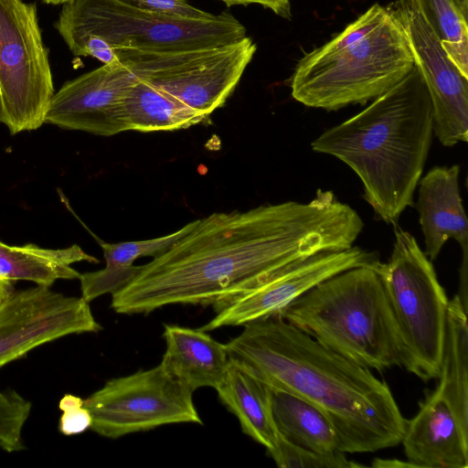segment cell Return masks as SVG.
Instances as JSON below:
<instances>
[{"mask_svg":"<svg viewBox=\"0 0 468 468\" xmlns=\"http://www.w3.org/2000/svg\"><path fill=\"white\" fill-rule=\"evenodd\" d=\"M363 229L358 213L330 190L318 189L308 203L213 213L143 265L112 294L111 307L122 314L170 304L212 305L217 312L295 261L352 247Z\"/></svg>","mask_w":468,"mask_h":468,"instance_id":"1","label":"cell"},{"mask_svg":"<svg viewBox=\"0 0 468 468\" xmlns=\"http://www.w3.org/2000/svg\"><path fill=\"white\" fill-rule=\"evenodd\" d=\"M225 346L230 359L271 388L321 410L335 429L341 452H374L400 443L407 420L388 385L281 315L244 325Z\"/></svg>","mask_w":468,"mask_h":468,"instance_id":"2","label":"cell"},{"mask_svg":"<svg viewBox=\"0 0 468 468\" xmlns=\"http://www.w3.org/2000/svg\"><path fill=\"white\" fill-rule=\"evenodd\" d=\"M433 134L430 96L419 69L353 117L314 139L312 149L335 156L359 177L364 199L387 224L413 205Z\"/></svg>","mask_w":468,"mask_h":468,"instance_id":"3","label":"cell"},{"mask_svg":"<svg viewBox=\"0 0 468 468\" xmlns=\"http://www.w3.org/2000/svg\"><path fill=\"white\" fill-rule=\"evenodd\" d=\"M413 67L399 22L388 7L375 4L300 59L290 79L292 96L325 111L365 104L395 86Z\"/></svg>","mask_w":468,"mask_h":468,"instance_id":"4","label":"cell"},{"mask_svg":"<svg viewBox=\"0 0 468 468\" xmlns=\"http://www.w3.org/2000/svg\"><path fill=\"white\" fill-rule=\"evenodd\" d=\"M279 315L367 368L401 367L395 322L374 266L354 267L324 280Z\"/></svg>","mask_w":468,"mask_h":468,"instance_id":"5","label":"cell"},{"mask_svg":"<svg viewBox=\"0 0 468 468\" xmlns=\"http://www.w3.org/2000/svg\"><path fill=\"white\" fill-rule=\"evenodd\" d=\"M68 48L88 37L106 40L115 50L170 52L213 48L246 37L245 27L223 12L190 19L141 10L117 0H71L55 25Z\"/></svg>","mask_w":468,"mask_h":468,"instance_id":"6","label":"cell"},{"mask_svg":"<svg viewBox=\"0 0 468 468\" xmlns=\"http://www.w3.org/2000/svg\"><path fill=\"white\" fill-rule=\"evenodd\" d=\"M394 235L389 260L374 268L395 322L401 367L428 381L440 375L449 300L415 238L398 225Z\"/></svg>","mask_w":468,"mask_h":468,"instance_id":"7","label":"cell"},{"mask_svg":"<svg viewBox=\"0 0 468 468\" xmlns=\"http://www.w3.org/2000/svg\"><path fill=\"white\" fill-rule=\"evenodd\" d=\"M54 93L36 4L0 0V123L13 135L37 130Z\"/></svg>","mask_w":468,"mask_h":468,"instance_id":"8","label":"cell"},{"mask_svg":"<svg viewBox=\"0 0 468 468\" xmlns=\"http://www.w3.org/2000/svg\"><path fill=\"white\" fill-rule=\"evenodd\" d=\"M257 49L249 37L213 48L139 52L116 50L140 80L208 117L232 94Z\"/></svg>","mask_w":468,"mask_h":468,"instance_id":"9","label":"cell"},{"mask_svg":"<svg viewBox=\"0 0 468 468\" xmlns=\"http://www.w3.org/2000/svg\"><path fill=\"white\" fill-rule=\"evenodd\" d=\"M97 434L118 439L175 423L202 424L193 391L161 363L153 368L109 379L84 399Z\"/></svg>","mask_w":468,"mask_h":468,"instance_id":"10","label":"cell"},{"mask_svg":"<svg viewBox=\"0 0 468 468\" xmlns=\"http://www.w3.org/2000/svg\"><path fill=\"white\" fill-rule=\"evenodd\" d=\"M101 329L81 297L41 285L15 289L0 305V367L58 338Z\"/></svg>","mask_w":468,"mask_h":468,"instance_id":"11","label":"cell"},{"mask_svg":"<svg viewBox=\"0 0 468 468\" xmlns=\"http://www.w3.org/2000/svg\"><path fill=\"white\" fill-rule=\"evenodd\" d=\"M399 22L414 65L426 85L432 111L433 133L443 146L468 141V77L443 49L441 40L411 0L388 6Z\"/></svg>","mask_w":468,"mask_h":468,"instance_id":"12","label":"cell"},{"mask_svg":"<svg viewBox=\"0 0 468 468\" xmlns=\"http://www.w3.org/2000/svg\"><path fill=\"white\" fill-rule=\"evenodd\" d=\"M374 252L357 246L324 250L295 261L217 311L201 327L212 331L222 326L248 324L279 315L290 303L324 280L358 266H375Z\"/></svg>","mask_w":468,"mask_h":468,"instance_id":"13","label":"cell"},{"mask_svg":"<svg viewBox=\"0 0 468 468\" xmlns=\"http://www.w3.org/2000/svg\"><path fill=\"white\" fill-rule=\"evenodd\" d=\"M135 79L119 60L65 82L52 97L46 123L101 136L128 131L122 98Z\"/></svg>","mask_w":468,"mask_h":468,"instance_id":"14","label":"cell"},{"mask_svg":"<svg viewBox=\"0 0 468 468\" xmlns=\"http://www.w3.org/2000/svg\"><path fill=\"white\" fill-rule=\"evenodd\" d=\"M400 443L413 467H468V430L436 388L420 403L418 413L407 420Z\"/></svg>","mask_w":468,"mask_h":468,"instance_id":"15","label":"cell"},{"mask_svg":"<svg viewBox=\"0 0 468 468\" xmlns=\"http://www.w3.org/2000/svg\"><path fill=\"white\" fill-rule=\"evenodd\" d=\"M460 167L434 166L419 181L416 209L424 237L426 256L432 261L450 239L468 260V222L459 186Z\"/></svg>","mask_w":468,"mask_h":468,"instance_id":"16","label":"cell"},{"mask_svg":"<svg viewBox=\"0 0 468 468\" xmlns=\"http://www.w3.org/2000/svg\"><path fill=\"white\" fill-rule=\"evenodd\" d=\"M165 351L161 364L193 392L217 388L227 371L229 356L226 346L201 328L165 324Z\"/></svg>","mask_w":468,"mask_h":468,"instance_id":"17","label":"cell"},{"mask_svg":"<svg viewBox=\"0 0 468 468\" xmlns=\"http://www.w3.org/2000/svg\"><path fill=\"white\" fill-rule=\"evenodd\" d=\"M221 403L239 420L243 433L271 450L279 439L271 410V388L230 359L216 388Z\"/></svg>","mask_w":468,"mask_h":468,"instance_id":"18","label":"cell"},{"mask_svg":"<svg viewBox=\"0 0 468 468\" xmlns=\"http://www.w3.org/2000/svg\"><path fill=\"white\" fill-rule=\"evenodd\" d=\"M100 261L77 244L63 249H46L28 243L11 246L0 240V280L27 281L51 287L58 280H76L80 273L72 264Z\"/></svg>","mask_w":468,"mask_h":468,"instance_id":"19","label":"cell"},{"mask_svg":"<svg viewBox=\"0 0 468 468\" xmlns=\"http://www.w3.org/2000/svg\"><path fill=\"white\" fill-rule=\"evenodd\" d=\"M467 309L456 294L449 300L442 356L436 389L446 399L462 426L468 430Z\"/></svg>","mask_w":468,"mask_h":468,"instance_id":"20","label":"cell"},{"mask_svg":"<svg viewBox=\"0 0 468 468\" xmlns=\"http://www.w3.org/2000/svg\"><path fill=\"white\" fill-rule=\"evenodd\" d=\"M122 111L128 131L144 133L187 129L207 119L137 77L124 93Z\"/></svg>","mask_w":468,"mask_h":468,"instance_id":"21","label":"cell"},{"mask_svg":"<svg viewBox=\"0 0 468 468\" xmlns=\"http://www.w3.org/2000/svg\"><path fill=\"white\" fill-rule=\"evenodd\" d=\"M271 410L276 429L285 440L320 453L340 452L331 422L311 403L271 388Z\"/></svg>","mask_w":468,"mask_h":468,"instance_id":"22","label":"cell"},{"mask_svg":"<svg viewBox=\"0 0 468 468\" xmlns=\"http://www.w3.org/2000/svg\"><path fill=\"white\" fill-rule=\"evenodd\" d=\"M449 58L468 77V23L454 0H411Z\"/></svg>","mask_w":468,"mask_h":468,"instance_id":"23","label":"cell"},{"mask_svg":"<svg viewBox=\"0 0 468 468\" xmlns=\"http://www.w3.org/2000/svg\"><path fill=\"white\" fill-rule=\"evenodd\" d=\"M197 223V219L187 223L173 233L159 238L117 243L101 242L106 262L105 268L130 272L137 276L143 268V265H133L137 259L146 256L154 258L163 253L188 233Z\"/></svg>","mask_w":468,"mask_h":468,"instance_id":"24","label":"cell"},{"mask_svg":"<svg viewBox=\"0 0 468 468\" xmlns=\"http://www.w3.org/2000/svg\"><path fill=\"white\" fill-rule=\"evenodd\" d=\"M32 404L16 390L0 388V450L16 452L24 450L23 429Z\"/></svg>","mask_w":468,"mask_h":468,"instance_id":"25","label":"cell"},{"mask_svg":"<svg viewBox=\"0 0 468 468\" xmlns=\"http://www.w3.org/2000/svg\"><path fill=\"white\" fill-rule=\"evenodd\" d=\"M267 452L281 468H346L359 467L349 462L345 453L334 452L320 453L290 442L279 435L273 448Z\"/></svg>","mask_w":468,"mask_h":468,"instance_id":"26","label":"cell"},{"mask_svg":"<svg viewBox=\"0 0 468 468\" xmlns=\"http://www.w3.org/2000/svg\"><path fill=\"white\" fill-rule=\"evenodd\" d=\"M62 415L58 422V431L67 436L76 435L90 429L92 417L84 406L81 398L66 394L59 401Z\"/></svg>","mask_w":468,"mask_h":468,"instance_id":"27","label":"cell"},{"mask_svg":"<svg viewBox=\"0 0 468 468\" xmlns=\"http://www.w3.org/2000/svg\"><path fill=\"white\" fill-rule=\"evenodd\" d=\"M133 7L182 18L209 19L216 15L190 5L186 0H117Z\"/></svg>","mask_w":468,"mask_h":468,"instance_id":"28","label":"cell"},{"mask_svg":"<svg viewBox=\"0 0 468 468\" xmlns=\"http://www.w3.org/2000/svg\"><path fill=\"white\" fill-rule=\"evenodd\" d=\"M228 7L242 5H248L250 4H259L265 8L271 9L277 16L286 19L292 17L290 0H219Z\"/></svg>","mask_w":468,"mask_h":468,"instance_id":"29","label":"cell"},{"mask_svg":"<svg viewBox=\"0 0 468 468\" xmlns=\"http://www.w3.org/2000/svg\"><path fill=\"white\" fill-rule=\"evenodd\" d=\"M371 466L383 467V468H396V467H413L407 461H399L397 459H379L376 458L372 461Z\"/></svg>","mask_w":468,"mask_h":468,"instance_id":"30","label":"cell"},{"mask_svg":"<svg viewBox=\"0 0 468 468\" xmlns=\"http://www.w3.org/2000/svg\"><path fill=\"white\" fill-rule=\"evenodd\" d=\"M15 290L13 282L5 280H0V305Z\"/></svg>","mask_w":468,"mask_h":468,"instance_id":"31","label":"cell"},{"mask_svg":"<svg viewBox=\"0 0 468 468\" xmlns=\"http://www.w3.org/2000/svg\"><path fill=\"white\" fill-rule=\"evenodd\" d=\"M462 13L468 17V0H454Z\"/></svg>","mask_w":468,"mask_h":468,"instance_id":"32","label":"cell"},{"mask_svg":"<svg viewBox=\"0 0 468 468\" xmlns=\"http://www.w3.org/2000/svg\"><path fill=\"white\" fill-rule=\"evenodd\" d=\"M45 4H48V5H64L71 0H39Z\"/></svg>","mask_w":468,"mask_h":468,"instance_id":"33","label":"cell"}]
</instances>
